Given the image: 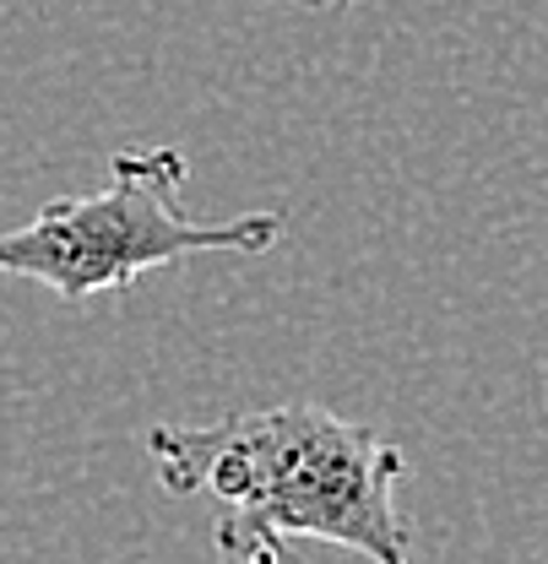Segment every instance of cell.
I'll list each match as a JSON object with an SVG mask.
<instances>
[{"mask_svg": "<svg viewBox=\"0 0 548 564\" xmlns=\"http://www.w3.org/2000/svg\"><path fill=\"white\" fill-rule=\"evenodd\" d=\"M158 484L223 505V564H282L293 543H332L364 564H412V521L397 505L408 456L369 423L315 402L245 408L212 423L147 429Z\"/></svg>", "mask_w": 548, "mask_h": 564, "instance_id": "1", "label": "cell"}, {"mask_svg": "<svg viewBox=\"0 0 548 564\" xmlns=\"http://www.w3.org/2000/svg\"><path fill=\"white\" fill-rule=\"evenodd\" d=\"M191 158L180 147H120L109 185L39 207L22 228H0V278L44 282L66 304L131 293L141 272L185 256H267L282 239L277 212L206 223L185 207Z\"/></svg>", "mask_w": 548, "mask_h": 564, "instance_id": "2", "label": "cell"}, {"mask_svg": "<svg viewBox=\"0 0 548 564\" xmlns=\"http://www.w3.org/2000/svg\"><path fill=\"white\" fill-rule=\"evenodd\" d=\"M310 6H332V11H343V6H353V0H310Z\"/></svg>", "mask_w": 548, "mask_h": 564, "instance_id": "3", "label": "cell"}]
</instances>
